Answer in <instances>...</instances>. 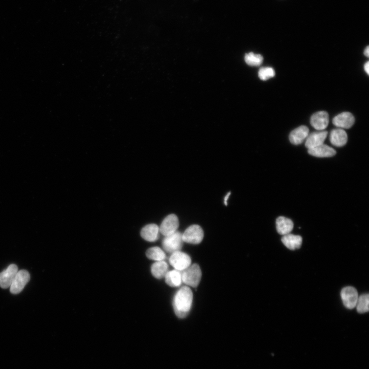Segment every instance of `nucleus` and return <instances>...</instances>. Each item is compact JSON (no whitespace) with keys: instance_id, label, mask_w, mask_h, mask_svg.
I'll list each match as a JSON object with an SVG mask.
<instances>
[{"instance_id":"8","label":"nucleus","mask_w":369,"mask_h":369,"mask_svg":"<svg viewBox=\"0 0 369 369\" xmlns=\"http://www.w3.org/2000/svg\"><path fill=\"white\" fill-rule=\"evenodd\" d=\"M344 305L349 309H354L356 305L358 296L356 289L351 286L344 288L340 293Z\"/></svg>"},{"instance_id":"19","label":"nucleus","mask_w":369,"mask_h":369,"mask_svg":"<svg viewBox=\"0 0 369 369\" xmlns=\"http://www.w3.org/2000/svg\"><path fill=\"white\" fill-rule=\"evenodd\" d=\"M165 278L167 284L172 287H180L182 283L181 272L176 269L168 271Z\"/></svg>"},{"instance_id":"7","label":"nucleus","mask_w":369,"mask_h":369,"mask_svg":"<svg viewBox=\"0 0 369 369\" xmlns=\"http://www.w3.org/2000/svg\"><path fill=\"white\" fill-rule=\"evenodd\" d=\"M30 274L27 270L18 271L10 287L11 292L13 294L21 293L30 280Z\"/></svg>"},{"instance_id":"20","label":"nucleus","mask_w":369,"mask_h":369,"mask_svg":"<svg viewBox=\"0 0 369 369\" xmlns=\"http://www.w3.org/2000/svg\"><path fill=\"white\" fill-rule=\"evenodd\" d=\"M169 267L167 263L164 261H158L152 266V273L153 276L158 278L162 279L165 277L169 271Z\"/></svg>"},{"instance_id":"5","label":"nucleus","mask_w":369,"mask_h":369,"mask_svg":"<svg viewBox=\"0 0 369 369\" xmlns=\"http://www.w3.org/2000/svg\"><path fill=\"white\" fill-rule=\"evenodd\" d=\"M169 263L176 270L182 272L191 265V259L188 254L179 251L172 253Z\"/></svg>"},{"instance_id":"4","label":"nucleus","mask_w":369,"mask_h":369,"mask_svg":"<svg viewBox=\"0 0 369 369\" xmlns=\"http://www.w3.org/2000/svg\"><path fill=\"white\" fill-rule=\"evenodd\" d=\"M183 243L182 234L176 232L171 235L165 237L162 245L166 252L173 253L180 251L183 246Z\"/></svg>"},{"instance_id":"27","label":"nucleus","mask_w":369,"mask_h":369,"mask_svg":"<svg viewBox=\"0 0 369 369\" xmlns=\"http://www.w3.org/2000/svg\"><path fill=\"white\" fill-rule=\"evenodd\" d=\"M364 54L367 56V57H368L369 56V47L368 46H366L365 48L364 51Z\"/></svg>"},{"instance_id":"16","label":"nucleus","mask_w":369,"mask_h":369,"mask_svg":"<svg viewBox=\"0 0 369 369\" xmlns=\"http://www.w3.org/2000/svg\"><path fill=\"white\" fill-rule=\"evenodd\" d=\"M159 227L156 224H152L146 225L141 230V237L145 240L154 242L156 241L159 237Z\"/></svg>"},{"instance_id":"17","label":"nucleus","mask_w":369,"mask_h":369,"mask_svg":"<svg viewBox=\"0 0 369 369\" xmlns=\"http://www.w3.org/2000/svg\"><path fill=\"white\" fill-rule=\"evenodd\" d=\"M309 155L317 158H330L336 154L333 148L324 144L317 147L308 150Z\"/></svg>"},{"instance_id":"10","label":"nucleus","mask_w":369,"mask_h":369,"mask_svg":"<svg viewBox=\"0 0 369 369\" xmlns=\"http://www.w3.org/2000/svg\"><path fill=\"white\" fill-rule=\"evenodd\" d=\"M328 135L327 131H318L309 134L306 138L305 146L308 150L319 146L324 143Z\"/></svg>"},{"instance_id":"9","label":"nucleus","mask_w":369,"mask_h":369,"mask_svg":"<svg viewBox=\"0 0 369 369\" xmlns=\"http://www.w3.org/2000/svg\"><path fill=\"white\" fill-rule=\"evenodd\" d=\"M18 271L17 266L12 264L6 270L0 273V287L3 289L10 288Z\"/></svg>"},{"instance_id":"18","label":"nucleus","mask_w":369,"mask_h":369,"mask_svg":"<svg viewBox=\"0 0 369 369\" xmlns=\"http://www.w3.org/2000/svg\"><path fill=\"white\" fill-rule=\"evenodd\" d=\"M281 242L287 248L291 250L300 249L302 246L303 239L300 236L288 234L283 236Z\"/></svg>"},{"instance_id":"15","label":"nucleus","mask_w":369,"mask_h":369,"mask_svg":"<svg viewBox=\"0 0 369 369\" xmlns=\"http://www.w3.org/2000/svg\"><path fill=\"white\" fill-rule=\"evenodd\" d=\"M309 133V128L301 126L293 130L289 135L290 142L296 145L301 144L306 139Z\"/></svg>"},{"instance_id":"24","label":"nucleus","mask_w":369,"mask_h":369,"mask_svg":"<svg viewBox=\"0 0 369 369\" xmlns=\"http://www.w3.org/2000/svg\"><path fill=\"white\" fill-rule=\"evenodd\" d=\"M275 72L271 67H263L259 71V77L261 80L266 81L275 76Z\"/></svg>"},{"instance_id":"12","label":"nucleus","mask_w":369,"mask_h":369,"mask_svg":"<svg viewBox=\"0 0 369 369\" xmlns=\"http://www.w3.org/2000/svg\"><path fill=\"white\" fill-rule=\"evenodd\" d=\"M355 123V118L353 115L349 112H344L340 113L333 119V124L341 129L350 128Z\"/></svg>"},{"instance_id":"14","label":"nucleus","mask_w":369,"mask_h":369,"mask_svg":"<svg viewBox=\"0 0 369 369\" xmlns=\"http://www.w3.org/2000/svg\"><path fill=\"white\" fill-rule=\"evenodd\" d=\"M294 224L291 219L279 216L276 220V228L277 233L282 236L287 235L291 233L293 229Z\"/></svg>"},{"instance_id":"25","label":"nucleus","mask_w":369,"mask_h":369,"mask_svg":"<svg viewBox=\"0 0 369 369\" xmlns=\"http://www.w3.org/2000/svg\"><path fill=\"white\" fill-rule=\"evenodd\" d=\"M364 69L367 75L369 74V62L367 61L364 66Z\"/></svg>"},{"instance_id":"1","label":"nucleus","mask_w":369,"mask_h":369,"mask_svg":"<svg viewBox=\"0 0 369 369\" xmlns=\"http://www.w3.org/2000/svg\"><path fill=\"white\" fill-rule=\"evenodd\" d=\"M193 302V293L188 287L181 288L175 294L173 306L177 316L180 319L186 318L189 314Z\"/></svg>"},{"instance_id":"26","label":"nucleus","mask_w":369,"mask_h":369,"mask_svg":"<svg viewBox=\"0 0 369 369\" xmlns=\"http://www.w3.org/2000/svg\"><path fill=\"white\" fill-rule=\"evenodd\" d=\"M231 194V192H229L228 194H227V195L224 198V203L226 206L227 205V200H228Z\"/></svg>"},{"instance_id":"13","label":"nucleus","mask_w":369,"mask_h":369,"mask_svg":"<svg viewBox=\"0 0 369 369\" xmlns=\"http://www.w3.org/2000/svg\"><path fill=\"white\" fill-rule=\"evenodd\" d=\"M330 140L331 144L334 146L343 147L347 143L348 135L343 129H335L331 131Z\"/></svg>"},{"instance_id":"2","label":"nucleus","mask_w":369,"mask_h":369,"mask_svg":"<svg viewBox=\"0 0 369 369\" xmlns=\"http://www.w3.org/2000/svg\"><path fill=\"white\" fill-rule=\"evenodd\" d=\"M182 282L188 286L197 287L201 281L202 271L196 264L191 265L181 272Z\"/></svg>"},{"instance_id":"3","label":"nucleus","mask_w":369,"mask_h":369,"mask_svg":"<svg viewBox=\"0 0 369 369\" xmlns=\"http://www.w3.org/2000/svg\"><path fill=\"white\" fill-rule=\"evenodd\" d=\"M204 236V232L200 226L191 225L182 234L183 242L191 244H198L202 242Z\"/></svg>"},{"instance_id":"21","label":"nucleus","mask_w":369,"mask_h":369,"mask_svg":"<svg viewBox=\"0 0 369 369\" xmlns=\"http://www.w3.org/2000/svg\"><path fill=\"white\" fill-rule=\"evenodd\" d=\"M146 256L149 259L157 262L164 261L166 257L164 251L158 247L149 249L146 252Z\"/></svg>"},{"instance_id":"23","label":"nucleus","mask_w":369,"mask_h":369,"mask_svg":"<svg viewBox=\"0 0 369 369\" xmlns=\"http://www.w3.org/2000/svg\"><path fill=\"white\" fill-rule=\"evenodd\" d=\"M245 61L249 66H259L262 64L263 57L260 54H255L253 52H250L246 54Z\"/></svg>"},{"instance_id":"22","label":"nucleus","mask_w":369,"mask_h":369,"mask_svg":"<svg viewBox=\"0 0 369 369\" xmlns=\"http://www.w3.org/2000/svg\"><path fill=\"white\" fill-rule=\"evenodd\" d=\"M369 295L363 294L358 298L356 303V310L359 314H363L368 312Z\"/></svg>"},{"instance_id":"11","label":"nucleus","mask_w":369,"mask_h":369,"mask_svg":"<svg viewBox=\"0 0 369 369\" xmlns=\"http://www.w3.org/2000/svg\"><path fill=\"white\" fill-rule=\"evenodd\" d=\"M329 122L328 113L325 111L316 112L310 119L312 126L318 131L324 130L328 126Z\"/></svg>"},{"instance_id":"6","label":"nucleus","mask_w":369,"mask_h":369,"mask_svg":"<svg viewBox=\"0 0 369 369\" xmlns=\"http://www.w3.org/2000/svg\"><path fill=\"white\" fill-rule=\"evenodd\" d=\"M179 227L178 216L172 214L166 216L159 227L160 233L164 237L171 235L176 232Z\"/></svg>"}]
</instances>
